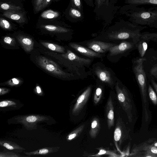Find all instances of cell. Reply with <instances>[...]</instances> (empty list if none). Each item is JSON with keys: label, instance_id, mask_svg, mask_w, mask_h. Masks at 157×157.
I'll return each instance as SVG.
<instances>
[{"label": "cell", "instance_id": "obj_1", "mask_svg": "<svg viewBox=\"0 0 157 157\" xmlns=\"http://www.w3.org/2000/svg\"><path fill=\"white\" fill-rule=\"evenodd\" d=\"M140 29L135 27H115L110 28L93 39L118 44L127 41L137 43L140 40Z\"/></svg>", "mask_w": 157, "mask_h": 157}, {"label": "cell", "instance_id": "obj_2", "mask_svg": "<svg viewBox=\"0 0 157 157\" xmlns=\"http://www.w3.org/2000/svg\"><path fill=\"white\" fill-rule=\"evenodd\" d=\"M62 56L69 73L73 74L78 79H83L87 77L89 73L86 69L90 67L94 59L80 56L68 49Z\"/></svg>", "mask_w": 157, "mask_h": 157}, {"label": "cell", "instance_id": "obj_3", "mask_svg": "<svg viewBox=\"0 0 157 157\" xmlns=\"http://www.w3.org/2000/svg\"><path fill=\"white\" fill-rule=\"evenodd\" d=\"M90 70L88 71L89 75H91L95 80L109 86L115 85L117 77L112 69L106 66L102 62L94 63Z\"/></svg>", "mask_w": 157, "mask_h": 157}, {"label": "cell", "instance_id": "obj_4", "mask_svg": "<svg viewBox=\"0 0 157 157\" xmlns=\"http://www.w3.org/2000/svg\"><path fill=\"white\" fill-rule=\"evenodd\" d=\"M136 44L127 41L121 42L110 48L107 52V59L111 63H117L122 57L127 56L137 49Z\"/></svg>", "mask_w": 157, "mask_h": 157}, {"label": "cell", "instance_id": "obj_5", "mask_svg": "<svg viewBox=\"0 0 157 157\" xmlns=\"http://www.w3.org/2000/svg\"><path fill=\"white\" fill-rule=\"evenodd\" d=\"M37 63L47 72L66 80H77L73 74L63 71L55 62L45 57L40 56L36 59Z\"/></svg>", "mask_w": 157, "mask_h": 157}, {"label": "cell", "instance_id": "obj_6", "mask_svg": "<svg viewBox=\"0 0 157 157\" xmlns=\"http://www.w3.org/2000/svg\"><path fill=\"white\" fill-rule=\"evenodd\" d=\"M145 60V59L141 58L133 60L132 63L133 71L145 103L147 101V86L146 74L144 69L143 63Z\"/></svg>", "mask_w": 157, "mask_h": 157}, {"label": "cell", "instance_id": "obj_7", "mask_svg": "<svg viewBox=\"0 0 157 157\" xmlns=\"http://www.w3.org/2000/svg\"><path fill=\"white\" fill-rule=\"evenodd\" d=\"M78 43L96 52L103 54L107 52L110 48L117 44L94 39L85 40Z\"/></svg>", "mask_w": 157, "mask_h": 157}, {"label": "cell", "instance_id": "obj_8", "mask_svg": "<svg viewBox=\"0 0 157 157\" xmlns=\"http://www.w3.org/2000/svg\"><path fill=\"white\" fill-rule=\"evenodd\" d=\"M70 47L76 52L86 58L95 59L103 58L105 54L96 52L91 49L79 44L78 43L71 42L69 44Z\"/></svg>", "mask_w": 157, "mask_h": 157}, {"label": "cell", "instance_id": "obj_9", "mask_svg": "<svg viewBox=\"0 0 157 157\" xmlns=\"http://www.w3.org/2000/svg\"><path fill=\"white\" fill-rule=\"evenodd\" d=\"M131 15L136 20V22L142 24H148L153 21L157 20L156 11H142L136 12Z\"/></svg>", "mask_w": 157, "mask_h": 157}, {"label": "cell", "instance_id": "obj_10", "mask_svg": "<svg viewBox=\"0 0 157 157\" xmlns=\"http://www.w3.org/2000/svg\"><path fill=\"white\" fill-rule=\"evenodd\" d=\"M26 13L25 11H4L2 15L15 21L19 25H23L28 21Z\"/></svg>", "mask_w": 157, "mask_h": 157}, {"label": "cell", "instance_id": "obj_11", "mask_svg": "<svg viewBox=\"0 0 157 157\" xmlns=\"http://www.w3.org/2000/svg\"><path fill=\"white\" fill-rule=\"evenodd\" d=\"M17 38L26 52H29L33 49L34 43L31 38L22 35H19Z\"/></svg>", "mask_w": 157, "mask_h": 157}, {"label": "cell", "instance_id": "obj_12", "mask_svg": "<svg viewBox=\"0 0 157 157\" xmlns=\"http://www.w3.org/2000/svg\"><path fill=\"white\" fill-rule=\"evenodd\" d=\"M40 27L48 31L57 33H67L70 31L68 29L57 25L42 24Z\"/></svg>", "mask_w": 157, "mask_h": 157}, {"label": "cell", "instance_id": "obj_13", "mask_svg": "<svg viewBox=\"0 0 157 157\" xmlns=\"http://www.w3.org/2000/svg\"><path fill=\"white\" fill-rule=\"evenodd\" d=\"M0 145L8 150L12 151V152L15 153L21 152L25 149L18 145L15 143L8 141H0Z\"/></svg>", "mask_w": 157, "mask_h": 157}, {"label": "cell", "instance_id": "obj_14", "mask_svg": "<svg viewBox=\"0 0 157 157\" xmlns=\"http://www.w3.org/2000/svg\"><path fill=\"white\" fill-rule=\"evenodd\" d=\"M60 14L58 11L52 10H48L43 12L40 17L43 20L48 21H56L60 17Z\"/></svg>", "mask_w": 157, "mask_h": 157}, {"label": "cell", "instance_id": "obj_15", "mask_svg": "<svg viewBox=\"0 0 157 157\" xmlns=\"http://www.w3.org/2000/svg\"><path fill=\"white\" fill-rule=\"evenodd\" d=\"M1 10L4 11H24L23 7L13 3L8 2H0Z\"/></svg>", "mask_w": 157, "mask_h": 157}, {"label": "cell", "instance_id": "obj_16", "mask_svg": "<svg viewBox=\"0 0 157 157\" xmlns=\"http://www.w3.org/2000/svg\"><path fill=\"white\" fill-rule=\"evenodd\" d=\"M58 151L57 147H45L39 149L35 151L30 152H24V153L28 156L30 157L32 155H47Z\"/></svg>", "mask_w": 157, "mask_h": 157}, {"label": "cell", "instance_id": "obj_17", "mask_svg": "<svg viewBox=\"0 0 157 157\" xmlns=\"http://www.w3.org/2000/svg\"><path fill=\"white\" fill-rule=\"evenodd\" d=\"M147 41L145 39L140 38L136 44L137 49L141 58H143L147 48Z\"/></svg>", "mask_w": 157, "mask_h": 157}, {"label": "cell", "instance_id": "obj_18", "mask_svg": "<svg viewBox=\"0 0 157 157\" xmlns=\"http://www.w3.org/2000/svg\"><path fill=\"white\" fill-rule=\"evenodd\" d=\"M40 43L45 47L52 51L61 53H65V48L62 46L47 42H41Z\"/></svg>", "mask_w": 157, "mask_h": 157}, {"label": "cell", "instance_id": "obj_19", "mask_svg": "<svg viewBox=\"0 0 157 157\" xmlns=\"http://www.w3.org/2000/svg\"><path fill=\"white\" fill-rule=\"evenodd\" d=\"M128 3L135 4H154L157 5V0H128Z\"/></svg>", "mask_w": 157, "mask_h": 157}, {"label": "cell", "instance_id": "obj_20", "mask_svg": "<svg viewBox=\"0 0 157 157\" xmlns=\"http://www.w3.org/2000/svg\"><path fill=\"white\" fill-rule=\"evenodd\" d=\"M44 0H32L33 6V12L35 14L38 13L41 11L42 4Z\"/></svg>", "mask_w": 157, "mask_h": 157}, {"label": "cell", "instance_id": "obj_21", "mask_svg": "<svg viewBox=\"0 0 157 157\" xmlns=\"http://www.w3.org/2000/svg\"><path fill=\"white\" fill-rule=\"evenodd\" d=\"M68 13L69 15L73 18H79L82 17L81 12L73 7L70 9Z\"/></svg>", "mask_w": 157, "mask_h": 157}, {"label": "cell", "instance_id": "obj_22", "mask_svg": "<svg viewBox=\"0 0 157 157\" xmlns=\"http://www.w3.org/2000/svg\"><path fill=\"white\" fill-rule=\"evenodd\" d=\"M148 93L150 99L154 105L157 104V97L155 92L150 84L148 85Z\"/></svg>", "mask_w": 157, "mask_h": 157}, {"label": "cell", "instance_id": "obj_23", "mask_svg": "<svg viewBox=\"0 0 157 157\" xmlns=\"http://www.w3.org/2000/svg\"><path fill=\"white\" fill-rule=\"evenodd\" d=\"M0 26L2 29L6 30H10L12 28V26L10 23L1 17L0 18Z\"/></svg>", "mask_w": 157, "mask_h": 157}, {"label": "cell", "instance_id": "obj_24", "mask_svg": "<svg viewBox=\"0 0 157 157\" xmlns=\"http://www.w3.org/2000/svg\"><path fill=\"white\" fill-rule=\"evenodd\" d=\"M140 38L145 39L147 41L157 40V33H147L141 34Z\"/></svg>", "mask_w": 157, "mask_h": 157}, {"label": "cell", "instance_id": "obj_25", "mask_svg": "<svg viewBox=\"0 0 157 157\" xmlns=\"http://www.w3.org/2000/svg\"><path fill=\"white\" fill-rule=\"evenodd\" d=\"M143 150L146 152L150 153L157 156V147L153 145H146L144 147Z\"/></svg>", "mask_w": 157, "mask_h": 157}, {"label": "cell", "instance_id": "obj_26", "mask_svg": "<svg viewBox=\"0 0 157 157\" xmlns=\"http://www.w3.org/2000/svg\"><path fill=\"white\" fill-rule=\"evenodd\" d=\"M72 7L76 8L80 11H82V4L81 0H71Z\"/></svg>", "mask_w": 157, "mask_h": 157}, {"label": "cell", "instance_id": "obj_27", "mask_svg": "<svg viewBox=\"0 0 157 157\" xmlns=\"http://www.w3.org/2000/svg\"><path fill=\"white\" fill-rule=\"evenodd\" d=\"M16 103L10 100H4L0 102V107H16Z\"/></svg>", "mask_w": 157, "mask_h": 157}, {"label": "cell", "instance_id": "obj_28", "mask_svg": "<svg viewBox=\"0 0 157 157\" xmlns=\"http://www.w3.org/2000/svg\"><path fill=\"white\" fill-rule=\"evenodd\" d=\"M0 157H24L26 156H22L17 153L7 152H0Z\"/></svg>", "mask_w": 157, "mask_h": 157}, {"label": "cell", "instance_id": "obj_29", "mask_svg": "<svg viewBox=\"0 0 157 157\" xmlns=\"http://www.w3.org/2000/svg\"><path fill=\"white\" fill-rule=\"evenodd\" d=\"M21 82V81L16 78H13L8 81L6 84L11 86H15L19 84Z\"/></svg>", "mask_w": 157, "mask_h": 157}, {"label": "cell", "instance_id": "obj_30", "mask_svg": "<svg viewBox=\"0 0 157 157\" xmlns=\"http://www.w3.org/2000/svg\"><path fill=\"white\" fill-rule=\"evenodd\" d=\"M3 40L5 43L10 45H14L15 43V40L14 38L8 36L5 37Z\"/></svg>", "mask_w": 157, "mask_h": 157}, {"label": "cell", "instance_id": "obj_31", "mask_svg": "<svg viewBox=\"0 0 157 157\" xmlns=\"http://www.w3.org/2000/svg\"><path fill=\"white\" fill-rule=\"evenodd\" d=\"M121 135V131L119 128H116L114 133V139L115 141H118L120 140Z\"/></svg>", "mask_w": 157, "mask_h": 157}, {"label": "cell", "instance_id": "obj_32", "mask_svg": "<svg viewBox=\"0 0 157 157\" xmlns=\"http://www.w3.org/2000/svg\"><path fill=\"white\" fill-rule=\"evenodd\" d=\"M38 118L36 116H30L27 117L25 119L26 121L28 122H34L38 120Z\"/></svg>", "mask_w": 157, "mask_h": 157}, {"label": "cell", "instance_id": "obj_33", "mask_svg": "<svg viewBox=\"0 0 157 157\" xmlns=\"http://www.w3.org/2000/svg\"><path fill=\"white\" fill-rule=\"evenodd\" d=\"M53 0H44L42 4L41 11L48 6L52 2Z\"/></svg>", "mask_w": 157, "mask_h": 157}, {"label": "cell", "instance_id": "obj_34", "mask_svg": "<svg viewBox=\"0 0 157 157\" xmlns=\"http://www.w3.org/2000/svg\"><path fill=\"white\" fill-rule=\"evenodd\" d=\"M10 90L9 89L6 88H0V95H2L6 93H8Z\"/></svg>", "mask_w": 157, "mask_h": 157}, {"label": "cell", "instance_id": "obj_35", "mask_svg": "<svg viewBox=\"0 0 157 157\" xmlns=\"http://www.w3.org/2000/svg\"><path fill=\"white\" fill-rule=\"evenodd\" d=\"M113 110H110L109 113L108 115V117L109 119L112 120L113 118Z\"/></svg>", "mask_w": 157, "mask_h": 157}, {"label": "cell", "instance_id": "obj_36", "mask_svg": "<svg viewBox=\"0 0 157 157\" xmlns=\"http://www.w3.org/2000/svg\"><path fill=\"white\" fill-rule=\"evenodd\" d=\"M85 98V95H82L78 98L77 100V102L78 103H80L82 102Z\"/></svg>", "mask_w": 157, "mask_h": 157}, {"label": "cell", "instance_id": "obj_37", "mask_svg": "<svg viewBox=\"0 0 157 157\" xmlns=\"http://www.w3.org/2000/svg\"><path fill=\"white\" fill-rule=\"evenodd\" d=\"M102 89L100 87H98L96 89V94L98 95H100L102 93Z\"/></svg>", "mask_w": 157, "mask_h": 157}, {"label": "cell", "instance_id": "obj_38", "mask_svg": "<svg viewBox=\"0 0 157 157\" xmlns=\"http://www.w3.org/2000/svg\"><path fill=\"white\" fill-rule=\"evenodd\" d=\"M151 82L157 93V83L152 79H151Z\"/></svg>", "mask_w": 157, "mask_h": 157}, {"label": "cell", "instance_id": "obj_39", "mask_svg": "<svg viewBox=\"0 0 157 157\" xmlns=\"http://www.w3.org/2000/svg\"><path fill=\"white\" fill-rule=\"evenodd\" d=\"M145 157H157L156 156L153 155L150 153L146 152L145 153Z\"/></svg>", "mask_w": 157, "mask_h": 157}, {"label": "cell", "instance_id": "obj_40", "mask_svg": "<svg viewBox=\"0 0 157 157\" xmlns=\"http://www.w3.org/2000/svg\"><path fill=\"white\" fill-rule=\"evenodd\" d=\"M105 0H98V2L97 4L98 7H99L103 4Z\"/></svg>", "mask_w": 157, "mask_h": 157}, {"label": "cell", "instance_id": "obj_41", "mask_svg": "<svg viewBox=\"0 0 157 157\" xmlns=\"http://www.w3.org/2000/svg\"><path fill=\"white\" fill-rule=\"evenodd\" d=\"M88 4L91 6H93L94 4L93 0H84Z\"/></svg>", "mask_w": 157, "mask_h": 157}, {"label": "cell", "instance_id": "obj_42", "mask_svg": "<svg viewBox=\"0 0 157 157\" xmlns=\"http://www.w3.org/2000/svg\"><path fill=\"white\" fill-rule=\"evenodd\" d=\"M97 121H94L92 123L91 127L93 128H95L97 126Z\"/></svg>", "mask_w": 157, "mask_h": 157}, {"label": "cell", "instance_id": "obj_43", "mask_svg": "<svg viewBox=\"0 0 157 157\" xmlns=\"http://www.w3.org/2000/svg\"><path fill=\"white\" fill-rule=\"evenodd\" d=\"M36 92L38 94H40L41 92V89L40 86H36Z\"/></svg>", "mask_w": 157, "mask_h": 157}, {"label": "cell", "instance_id": "obj_44", "mask_svg": "<svg viewBox=\"0 0 157 157\" xmlns=\"http://www.w3.org/2000/svg\"><path fill=\"white\" fill-rule=\"evenodd\" d=\"M76 136V134H73L70 135L68 137V139L69 140H71L72 139L74 138Z\"/></svg>", "mask_w": 157, "mask_h": 157}, {"label": "cell", "instance_id": "obj_45", "mask_svg": "<svg viewBox=\"0 0 157 157\" xmlns=\"http://www.w3.org/2000/svg\"><path fill=\"white\" fill-rule=\"evenodd\" d=\"M106 152V151L104 150H100L99 152L98 153L99 155H101L104 154Z\"/></svg>", "mask_w": 157, "mask_h": 157}, {"label": "cell", "instance_id": "obj_46", "mask_svg": "<svg viewBox=\"0 0 157 157\" xmlns=\"http://www.w3.org/2000/svg\"><path fill=\"white\" fill-rule=\"evenodd\" d=\"M153 146H155V147H157V142H156L155 143H154L153 145Z\"/></svg>", "mask_w": 157, "mask_h": 157}, {"label": "cell", "instance_id": "obj_47", "mask_svg": "<svg viewBox=\"0 0 157 157\" xmlns=\"http://www.w3.org/2000/svg\"><path fill=\"white\" fill-rule=\"evenodd\" d=\"M98 0H95V1H96V3H97V5L98 2Z\"/></svg>", "mask_w": 157, "mask_h": 157}, {"label": "cell", "instance_id": "obj_48", "mask_svg": "<svg viewBox=\"0 0 157 157\" xmlns=\"http://www.w3.org/2000/svg\"><path fill=\"white\" fill-rule=\"evenodd\" d=\"M54 1L57 2L59 0H54Z\"/></svg>", "mask_w": 157, "mask_h": 157}]
</instances>
